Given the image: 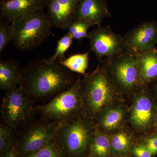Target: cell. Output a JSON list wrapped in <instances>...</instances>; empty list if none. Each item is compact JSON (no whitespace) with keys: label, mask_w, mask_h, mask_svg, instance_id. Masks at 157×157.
Returning a JSON list of instances; mask_svg holds the SVG:
<instances>
[{"label":"cell","mask_w":157,"mask_h":157,"mask_svg":"<svg viewBox=\"0 0 157 157\" xmlns=\"http://www.w3.org/2000/svg\"><path fill=\"white\" fill-rule=\"evenodd\" d=\"M76 79L72 72L59 61L39 58L23 69L18 87L33 100L56 95L70 87Z\"/></svg>","instance_id":"6da1fadb"},{"label":"cell","mask_w":157,"mask_h":157,"mask_svg":"<svg viewBox=\"0 0 157 157\" xmlns=\"http://www.w3.org/2000/svg\"><path fill=\"white\" fill-rule=\"evenodd\" d=\"M83 76V114L94 123L106 107L119 101H127L118 90L102 62L99 63L94 71Z\"/></svg>","instance_id":"7a4b0ae2"},{"label":"cell","mask_w":157,"mask_h":157,"mask_svg":"<svg viewBox=\"0 0 157 157\" xmlns=\"http://www.w3.org/2000/svg\"><path fill=\"white\" fill-rule=\"evenodd\" d=\"M94 123L83 114L58 124L56 140L67 157H88Z\"/></svg>","instance_id":"3957f363"},{"label":"cell","mask_w":157,"mask_h":157,"mask_svg":"<svg viewBox=\"0 0 157 157\" xmlns=\"http://www.w3.org/2000/svg\"><path fill=\"white\" fill-rule=\"evenodd\" d=\"M137 52L127 48L120 53L107 57L101 62L118 90L128 101L144 87L137 68Z\"/></svg>","instance_id":"277c9868"},{"label":"cell","mask_w":157,"mask_h":157,"mask_svg":"<svg viewBox=\"0 0 157 157\" xmlns=\"http://www.w3.org/2000/svg\"><path fill=\"white\" fill-rule=\"evenodd\" d=\"M15 47L31 51L40 46L50 37L51 24L47 14L38 11L11 21Z\"/></svg>","instance_id":"5b68a950"},{"label":"cell","mask_w":157,"mask_h":157,"mask_svg":"<svg viewBox=\"0 0 157 157\" xmlns=\"http://www.w3.org/2000/svg\"><path fill=\"white\" fill-rule=\"evenodd\" d=\"M41 119L60 123L83 113L82 79L59 93L47 104L39 107Z\"/></svg>","instance_id":"8992f818"},{"label":"cell","mask_w":157,"mask_h":157,"mask_svg":"<svg viewBox=\"0 0 157 157\" xmlns=\"http://www.w3.org/2000/svg\"><path fill=\"white\" fill-rule=\"evenodd\" d=\"M129 106L128 124L140 138L153 132L157 116V102L148 87L134 95Z\"/></svg>","instance_id":"52a82bcc"},{"label":"cell","mask_w":157,"mask_h":157,"mask_svg":"<svg viewBox=\"0 0 157 157\" xmlns=\"http://www.w3.org/2000/svg\"><path fill=\"white\" fill-rule=\"evenodd\" d=\"M34 113L33 101L20 88L7 91L1 104L2 124L16 130L29 124Z\"/></svg>","instance_id":"ba28073f"},{"label":"cell","mask_w":157,"mask_h":157,"mask_svg":"<svg viewBox=\"0 0 157 157\" xmlns=\"http://www.w3.org/2000/svg\"><path fill=\"white\" fill-rule=\"evenodd\" d=\"M57 127L58 124L42 119L29 125L16 141L20 156L33 154L54 140Z\"/></svg>","instance_id":"9c48e42d"},{"label":"cell","mask_w":157,"mask_h":157,"mask_svg":"<svg viewBox=\"0 0 157 157\" xmlns=\"http://www.w3.org/2000/svg\"><path fill=\"white\" fill-rule=\"evenodd\" d=\"M89 35L91 50L94 52L99 63L104 57L114 56L127 48L124 37L116 33L109 25H97Z\"/></svg>","instance_id":"30bf717a"},{"label":"cell","mask_w":157,"mask_h":157,"mask_svg":"<svg viewBox=\"0 0 157 157\" xmlns=\"http://www.w3.org/2000/svg\"><path fill=\"white\" fill-rule=\"evenodd\" d=\"M127 101H119L106 107L95 121L96 126L111 135L127 126L129 108Z\"/></svg>","instance_id":"8fae6325"},{"label":"cell","mask_w":157,"mask_h":157,"mask_svg":"<svg viewBox=\"0 0 157 157\" xmlns=\"http://www.w3.org/2000/svg\"><path fill=\"white\" fill-rule=\"evenodd\" d=\"M52 26L66 29L76 19L80 0H45Z\"/></svg>","instance_id":"7c38bea8"},{"label":"cell","mask_w":157,"mask_h":157,"mask_svg":"<svg viewBox=\"0 0 157 157\" xmlns=\"http://www.w3.org/2000/svg\"><path fill=\"white\" fill-rule=\"evenodd\" d=\"M124 37L127 48L137 52L149 50L157 44V23H142L129 31Z\"/></svg>","instance_id":"4fadbf2b"},{"label":"cell","mask_w":157,"mask_h":157,"mask_svg":"<svg viewBox=\"0 0 157 157\" xmlns=\"http://www.w3.org/2000/svg\"><path fill=\"white\" fill-rule=\"evenodd\" d=\"M46 7L45 0H7L1 1V17L9 21L42 11Z\"/></svg>","instance_id":"5bb4252c"},{"label":"cell","mask_w":157,"mask_h":157,"mask_svg":"<svg viewBox=\"0 0 157 157\" xmlns=\"http://www.w3.org/2000/svg\"><path fill=\"white\" fill-rule=\"evenodd\" d=\"M110 15L107 0H80L76 19L83 20L93 26L101 25Z\"/></svg>","instance_id":"9a60e30c"},{"label":"cell","mask_w":157,"mask_h":157,"mask_svg":"<svg viewBox=\"0 0 157 157\" xmlns=\"http://www.w3.org/2000/svg\"><path fill=\"white\" fill-rule=\"evenodd\" d=\"M137 68L144 87L157 80V49L155 47L136 53Z\"/></svg>","instance_id":"2e32d148"},{"label":"cell","mask_w":157,"mask_h":157,"mask_svg":"<svg viewBox=\"0 0 157 157\" xmlns=\"http://www.w3.org/2000/svg\"><path fill=\"white\" fill-rule=\"evenodd\" d=\"M109 137L113 157L130 156L140 139L128 124Z\"/></svg>","instance_id":"e0dca14e"},{"label":"cell","mask_w":157,"mask_h":157,"mask_svg":"<svg viewBox=\"0 0 157 157\" xmlns=\"http://www.w3.org/2000/svg\"><path fill=\"white\" fill-rule=\"evenodd\" d=\"M22 70L12 59L0 61V89L7 91L19 86L22 80Z\"/></svg>","instance_id":"ac0fdd59"},{"label":"cell","mask_w":157,"mask_h":157,"mask_svg":"<svg viewBox=\"0 0 157 157\" xmlns=\"http://www.w3.org/2000/svg\"><path fill=\"white\" fill-rule=\"evenodd\" d=\"M88 157H113L109 135L96 126Z\"/></svg>","instance_id":"d6986e66"},{"label":"cell","mask_w":157,"mask_h":157,"mask_svg":"<svg viewBox=\"0 0 157 157\" xmlns=\"http://www.w3.org/2000/svg\"><path fill=\"white\" fill-rule=\"evenodd\" d=\"M89 52L73 55L59 62L62 66L72 72L84 76L88 66Z\"/></svg>","instance_id":"ffe728a7"},{"label":"cell","mask_w":157,"mask_h":157,"mask_svg":"<svg viewBox=\"0 0 157 157\" xmlns=\"http://www.w3.org/2000/svg\"><path fill=\"white\" fill-rule=\"evenodd\" d=\"M16 130L4 124L0 125V154L5 153L16 143Z\"/></svg>","instance_id":"44dd1931"},{"label":"cell","mask_w":157,"mask_h":157,"mask_svg":"<svg viewBox=\"0 0 157 157\" xmlns=\"http://www.w3.org/2000/svg\"><path fill=\"white\" fill-rule=\"evenodd\" d=\"M92 26L90 24L82 19H76L72 23L69 28L68 32L71 34L73 39L78 40L79 42L82 39L88 38V29Z\"/></svg>","instance_id":"7402d4cb"},{"label":"cell","mask_w":157,"mask_h":157,"mask_svg":"<svg viewBox=\"0 0 157 157\" xmlns=\"http://www.w3.org/2000/svg\"><path fill=\"white\" fill-rule=\"evenodd\" d=\"M73 39L72 35L68 32L57 41L55 52L49 59L52 60L59 62L66 59L65 53L72 45Z\"/></svg>","instance_id":"603a6c76"},{"label":"cell","mask_w":157,"mask_h":157,"mask_svg":"<svg viewBox=\"0 0 157 157\" xmlns=\"http://www.w3.org/2000/svg\"><path fill=\"white\" fill-rule=\"evenodd\" d=\"M21 157H67L56 139L39 151Z\"/></svg>","instance_id":"cb8c5ba5"},{"label":"cell","mask_w":157,"mask_h":157,"mask_svg":"<svg viewBox=\"0 0 157 157\" xmlns=\"http://www.w3.org/2000/svg\"><path fill=\"white\" fill-rule=\"evenodd\" d=\"M14 38L13 29L11 25L1 21L0 23V54Z\"/></svg>","instance_id":"d4e9b609"},{"label":"cell","mask_w":157,"mask_h":157,"mask_svg":"<svg viewBox=\"0 0 157 157\" xmlns=\"http://www.w3.org/2000/svg\"><path fill=\"white\" fill-rule=\"evenodd\" d=\"M140 139L144 143L153 157L157 155V133L152 132Z\"/></svg>","instance_id":"484cf974"},{"label":"cell","mask_w":157,"mask_h":157,"mask_svg":"<svg viewBox=\"0 0 157 157\" xmlns=\"http://www.w3.org/2000/svg\"><path fill=\"white\" fill-rule=\"evenodd\" d=\"M132 154L135 157H153L140 139L133 147Z\"/></svg>","instance_id":"4316f807"},{"label":"cell","mask_w":157,"mask_h":157,"mask_svg":"<svg viewBox=\"0 0 157 157\" xmlns=\"http://www.w3.org/2000/svg\"><path fill=\"white\" fill-rule=\"evenodd\" d=\"M1 157H20L16 144L9 151L1 154Z\"/></svg>","instance_id":"83f0119b"},{"label":"cell","mask_w":157,"mask_h":157,"mask_svg":"<svg viewBox=\"0 0 157 157\" xmlns=\"http://www.w3.org/2000/svg\"><path fill=\"white\" fill-rule=\"evenodd\" d=\"M153 95L154 97L157 102V80L156 81V83L155 85V86L154 93Z\"/></svg>","instance_id":"f1b7e54d"},{"label":"cell","mask_w":157,"mask_h":157,"mask_svg":"<svg viewBox=\"0 0 157 157\" xmlns=\"http://www.w3.org/2000/svg\"><path fill=\"white\" fill-rule=\"evenodd\" d=\"M154 132L157 133V116L156 120L155 123L154 129Z\"/></svg>","instance_id":"f546056e"},{"label":"cell","mask_w":157,"mask_h":157,"mask_svg":"<svg viewBox=\"0 0 157 157\" xmlns=\"http://www.w3.org/2000/svg\"><path fill=\"white\" fill-rule=\"evenodd\" d=\"M131 157L130 156H127V157Z\"/></svg>","instance_id":"4dcf8cb0"},{"label":"cell","mask_w":157,"mask_h":157,"mask_svg":"<svg viewBox=\"0 0 157 157\" xmlns=\"http://www.w3.org/2000/svg\"><path fill=\"white\" fill-rule=\"evenodd\" d=\"M7 1V0H2V1Z\"/></svg>","instance_id":"1f68e13d"},{"label":"cell","mask_w":157,"mask_h":157,"mask_svg":"<svg viewBox=\"0 0 157 157\" xmlns=\"http://www.w3.org/2000/svg\"><path fill=\"white\" fill-rule=\"evenodd\" d=\"M1 1H2V0H1Z\"/></svg>","instance_id":"d6a6232c"}]
</instances>
